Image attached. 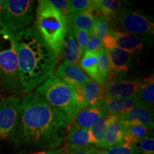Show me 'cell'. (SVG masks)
<instances>
[{"mask_svg":"<svg viewBox=\"0 0 154 154\" xmlns=\"http://www.w3.org/2000/svg\"><path fill=\"white\" fill-rule=\"evenodd\" d=\"M44 1L47 5L57 9L65 17H67L72 14L67 0H44Z\"/></svg>","mask_w":154,"mask_h":154,"instance_id":"obj_31","label":"cell"},{"mask_svg":"<svg viewBox=\"0 0 154 154\" xmlns=\"http://www.w3.org/2000/svg\"><path fill=\"white\" fill-rule=\"evenodd\" d=\"M100 150L94 146L85 148H63L61 154H97Z\"/></svg>","mask_w":154,"mask_h":154,"instance_id":"obj_33","label":"cell"},{"mask_svg":"<svg viewBox=\"0 0 154 154\" xmlns=\"http://www.w3.org/2000/svg\"><path fill=\"white\" fill-rule=\"evenodd\" d=\"M109 119V115L105 114L90 128L92 144L96 148H104V137Z\"/></svg>","mask_w":154,"mask_h":154,"instance_id":"obj_24","label":"cell"},{"mask_svg":"<svg viewBox=\"0 0 154 154\" xmlns=\"http://www.w3.org/2000/svg\"><path fill=\"white\" fill-rule=\"evenodd\" d=\"M94 16L95 21L93 33L102 42L106 36L111 33L112 29L111 27L109 21L106 19L104 17L99 14H94Z\"/></svg>","mask_w":154,"mask_h":154,"instance_id":"obj_27","label":"cell"},{"mask_svg":"<svg viewBox=\"0 0 154 154\" xmlns=\"http://www.w3.org/2000/svg\"><path fill=\"white\" fill-rule=\"evenodd\" d=\"M63 151V148H58L55 149H49V150H44V151L35 152V153H32L29 154H61Z\"/></svg>","mask_w":154,"mask_h":154,"instance_id":"obj_36","label":"cell"},{"mask_svg":"<svg viewBox=\"0 0 154 154\" xmlns=\"http://www.w3.org/2000/svg\"><path fill=\"white\" fill-rule=\"evenodd\" d=\"M2 5H3V0H0V24H4L2 21Z\"/></svg>","mask_w":154,"mask_h":154,"instance_id":"obj_37","label":"cell"},{"mask_svg":"<svg viewBox=\"0 0 154 154\" xmlns=\"http://www.w3.org/2000/svg\"><path fill=\"white\" fill-rule=\"evenodd\" d=\"M54 74L64 82L74 85H83L91 80L79 66L63 61L55 69Z\"/></svg>","mask_w":154,"mask_h":154,"instance_id":"obj_13","label":"cell"},{"mask_svg":"<svg viewBox=\"0 0 154 154\" xmlns=\"http://www.w3.org/2000/svg\"><path fill=\"white\" fill-rule=\"evenodd\" d=\"M119 120L127 124H137L145 126L150 130L154 127V118L153 109L143 106H135L122 114L114 116Z\"/></svg>","mask_w":154,"mask_h":154,"instance_id":"obj_12","label":"cell"},{"mask_svg":"<svg viewBox=\"0 0 154 154\" xmlns=\"http://www.w3.org/2000/svg\"><path fill=\"white\" fill-rule=\"evenodd\" d=\"M101 151L104 154H135L134 145H131L126 142H121L120 143L107 148Z\"/></svg>","mask_w":154,"mask_h":154,"instance_id":"obj_28","label":"cell"},{"mask_svg":"<svg viewBox=\"0 0 154 154\" xmlns=\"http://www.w3.org/2000/svg\"><path fill=\"white\" fill-rule=\"evenodd\" d=\"M102 47H103V44L101 40L94 34H91L88 37L87 44H86V50L97 54Z\"/></svg>","mask_w":154,"mask_h":154,"instance_id":"obj_34","label":"cell"},{"mask_svg":"<svg viewBox=\"0 0 154 154\" xmlns=\"http://www.w3.org/2000/svg\"><path fill=\"white\" fill-rule=\"evenodd\" d=\"M34 7L33 0H3L4 24L14 34L25 29L34 22Z\"/></svg>","mask_w":154,"mask_h":154,"instance_id":"obj_7","label":"cell"},{"mask_svg":"<svg viewBox=\"0 0 154 154\" xmlns=\"http://www.w3.org/2000/svg\"><path fill=\"white\" fill-rule=\"evenodd\" d=\"M107 113L101 100L97 104L85 106L75 111L70 117L69 125L75 128L90 130L101 117Z\"/></svg>","mask_w":154,"mask_h":154,"instance_id":"obj_10","label":"cell"},{"mask_svg":"<svg viewBox=\"0 0 154 154\" xmlns=\"http://www.w3.org/2000/svg\"><path fill=\"white\" fill-rule=\"evenodd\" d=\"M69 26L72 28L84 30L91 35L93 34L95 16L92 11L72 13L66 17Z\"/></svg>","mask_w":154,"mask_h":154,"instance_id":"obj_18","label":"cell"},{"mask_svg":"<svg viewBox=\"0 0 154 154\" xmlns=\"http://www.w3.org/2000/svg\"><path fill=\"white\" fill-rule=\"evenodd\" d=\"M103 106L108 114L118 116L122 114L133 107L139 106L136 96L124 99H103Z\"/></svg>","mask_w":154,"mask_h":154,"instance_id":"obj_17","label":"cell"},{"mask_svg":"<svg viewBox=\"0 0 154 154\" xmlns=\"http://www.w3.org/2000/svg\"><path fill=\"white\" fill-rule=\"evenodd\" d=\"M68 3L72 14L88 10L94 12V0H69Z\"/></svg>","mask_w":154,"mask_h":154,"instance_id":"obj_29","label":"cell"},{"mask_svg":"<svg viewBox=\"0 0 154 154\" xmlns=\"http://www.w3.org/2000/svg\"><path fill=\"white\" fill-rule=\"evenodd\" d=\"M79 66L81 69L91 80L93 79L94 82L100 84V78L98 71V57L96 54L86 50L79 61Z\"/></svg>","mask_w":154,"mask_h":154,"instance_id":"obj_22","label":"cell"},{"mask_svg":"<svg viewBox=\"0 0 154 154\" xmlns=\"http://www.w3.org/2000/svg\"><path fill=\"white\" fill-rule=\"evenodd\" d=\"M97 154H104V153H102V152L101 151V150H100V151H99V153H98Z\"/></svg>","mask_w":154,"mask_h":154,"instance_id":"obj_38","label":"cell"},{"mask_svg":"<svg viewBox=\"0 0 154 154\" xmlns=\"http://www.w3.org/2000/svg\"><path fill=\"white\" fill-rule=\"evenodd\" d=\"M70 116L54 109L34 91L21 97V111L15 134L26 147L49 150L59 147L66 136Z\"/></svg>","mask_w":154,"mask_h":154,"instance_id":"obj_1","label":"cell"},{"mask_svg":"<svg viewBox=\"0 0 154 154\" xmlns=\"http://www.w3.org/2000/svg\"><path fill=\"white\" fill-rule=\"evenodd\" d=\"M135 154H154V138L148 136L134 145Z\"/></svg>","mask_w":154,"mask_h":154,"instance_id":"obj_30","label":"cell"},{"mask_svg":"<svg viewBox=\"0 0 154 154\" xmlns=\"http://www.w3.org/2000/svg\"><path fill=\"white\" fill-rule=\"evenodd\" d=\"M112 29L138 36H151L154 34L153 19L143 11L124 8L110 21Z\"/></svg>","mask_w":154,"mask_h":154,"instance_id":"obj_6","label":"cell"},{"mask_svg":"<svg viewBox=\"0 0 154 154\" xmlns=\"http://www.w3.org/2000/svg\"><path fill=\"white\" fill-rule=\"evenodd\" d=\"M0 89L9 95H24L19 73L14 34L0 24Z\"/></svg>","mask_w":154,"mask_h":154,"instance_id":"obj_4","label":"cell"},{"mask_svg":"<svg viewBox=\"0 0 154 154\" xmlns=\"http://www.w3.org/2000/svg\"><path fill=\"white\" fill-rule=\"evenodd\" d=\"M141 82V79L107 81L101 85L102 99L133 97L137 93Z\"/></svg>","mask_w":154,"mask_h":154,"instance_id":"obj_9","label":"cell"},{"mask_svg":"<svg viewBox=\"0 0 154 154\" xmlns=\"http://www.w3.org/2000/svg\"><path fill=\"white\" fill-rule=\"evenodd\" d=\"M82 55V50L75 39L72 29L69 26L61 57H63L64 61L66 62L77 65L79 63Z\"/></svg>","mask_w":154,"mask_h":154,"instance_id":"obj_20","label":"cell"},{"mask_svg":"<svg viewBox=\"0 0 154 154\" xmlns=\"http://www.w3.org/2000/svg\"><path fill=\"white\" fill-rule=\"evenodd\" d=\"M111 32L114 36L116 47L126 51L132 57L136 54H140L143 49V39L140 36L113 29Z\"/></svg>","mask_w":154,"mask_h":154,"instance_id":"obj_14","label":"cell"},{"mask_svg":"<svg viewBox=\"0 0 154 154\" xmlns=\"http://www.w3.org/2000/svg\"><path fill=\"white\" fill-rule=\"evenodd\" d=\"M65 140L67 148H85L93 146L89 130L75 128L69 125Z\"/></svg>","mask_w":154,"mask_h":154,"instance_id":"obj_16","label":"cell"},{"mask_svg":"<svg viewBox=\"0 0 154 154\" xmlns=\"http://www.w3.org/2000/svg\"><path fill=\"white\" fill-rule=\"evenodd\" d=\"M98 57V71L100 78V84L103 85L109 79L111 76V68L109 58L106 53L103 47L97 54Z\"/></svg>","mask_w":154,"mask_h":154,"instance_id":"obj_26","label":"cell"},{"mask_svg":"<svg viewBox=\"0 0 154 154\" xmlns=\"http://www.w3.org/2000/svg\"><path fill=\"white\" fill-rule=\"evenodd\" d=\"M84 102L86 106H94L102 100L101 85L90 80L82 85Z\"/></svg>","mask_w":154,"mask_h":154,"instance_id":"obj_23","label":"cell"},{"mask_svg":"<svg viewBox=\"0 0 154 154\" xmlns=\"http://www.w3.org/2000/svg\"><path fill=\"white\" fill-rule=\"evenodd\" d=\"M125 122V121H124ZM150 130L145 126L137 124H127L123 141L135 145L143 138L149 136Z\"/></svg>","mask_w":154,"mask_h":154,"instance_id":"obj_25","label":"cell"},{"mask_svg":"<svg viewBox=\"0 0 154 154\" xmlns=\"http://www.w3.org/2000/svg\"><path fill=\"white\" fill-rule=\"evenodd\" d=\"M135 96L138 100L139 106L153 109L154 103V78L153 75L142 79Z\"/></svg>","mask_w":154,"mask_h":154,"instance_id":"obj_21","label":"cell"},{"mask_svg":"<svg viewBox=\"0 0 154 154\" xmlns=\"http://www.w3.org/2000/svg\"><path fill=\"white\" fill-rule=\"evenodd\" d=\"M38 33L58 59L61 57L69 24L66 17L47 5L38 1L34 23Z\"/></svg>","mask_w":154,"mask_h":154,"instance_id":"obj_3","label":"cell"},{"mask_svg":"<svg viewBox=\"0 0 154 154\" xmlns=\"http://www.w3.org/2000/svg\"><path fill=\"white\" fill-rule=\"evenodd\" d=\"M105 51L110 63L111 76L109 80L115 76H121L126 74L131 64L132 56L118 47L112 49H105Z\"/></svg>","mask_w":154,"mask_h":154,"instance_id":"obj_11","label":"cell"},{"mask_svg":"<svg viewBox=\"0 0 154 154\" xmlns=\"http://www.w3.org/2000/svg\"><path fill=\"white\" fill-rule=\"evenodd\" d=\"M124 8V3L122 1L94 0V14L101 15L110 22Z\"/></svg>","mask_w":154,"mask_h":154,"instance_id":"obj_19","label":"cell"},{"mask_svg":"<svg viewBox=\"0 0 154 154\" xmlns=\"http://www.w3.org/2000/svg\"><path fill=\"white\" fill-rule=\"evenodd\" d=\"M102 44H103V47L105 49H112L116 47V40L112 32H111L109 35H107L103 38V40L102 41Z\"/></svg>","mask_w":154,"mask_h":154,"instance_id":"obj_35","label":"cell"},{"mask_svg":"<svg viewBox=\"0 0 154 154\" xmlns=\"http://www.w3.org/2000/svg\"><path fill=\"white\" fill-rule=\"evenodd\" d=\"M22 96L9 95L0 99V140L15 136L21 111Z\"/></svg>","mask_w":154,"mask_h":154,"instance_id":"obj_8","label":"cell"},{"mask_svg":"<svg viewBox=\"0 0 154 154\" xmlns=\"http://www.w3.org/2000/svg\"><path fill=\"white\" fill-rule=\"evenodd\" d=\"M126 127V122L119 120L114 116L109 115V123L105 134L103 149H107L122 142Z\"/></svg>","mask_w":154,"mask_h":154,"instance_id":"obj_15","label":"cell"},{"mask_svg":"<svg viewBox=\"0 0 154 154\" xmlns=\"http://www.w3.org/2000/svg\"><path fill=\"white\" fill-rule=\"evenodd\" d=\"M1 97H2V96H1V92H0V99H1Z\"/></svg>","mask_w":154,"mask_h":154,"instance_id":"obj_39","label":"cell"},{"mask_svg":"<svg viewBox=\"0 0 154 154\" xmlns=\"http://www.w3.org/2000/svg\"><path fill=\"white\" fill-rule=\"evenodd\" d=\"M71 29H72L73 34H74V38L75 39H76L77 44H78L79 47H80L82 53L84 54V51H86V44H87L88 37H89L90 34H88V32H86L84 30L77 29H74L72 27H71Z\"/></svg>","mask_w":154,"mask_h":154,"instance_id":"obj_32","label":"cell"},{"mask_svg":"<svg viewBox=\"0 0 154 154\" xmlns=\"http://www.w3.org/2000/svg\"><path fill=\"white\" fill-rule=\"evenodd\" d=\"M19 73L24 94L34 91L54 73L58 61L33 24L14 34Z\"/></svg>","mask_w":154,"mask_h":154,"instance_id":"obj_2","label":"cell"},{"mask_svg":"<svg viewBox=\"0 0 154 154\" xmlns=\"http://www.w3.org/2000/svg\"><path fill=\"white\" fill-rule=\"evenodd\" d=\"M54 109L69 116L80 109L76 101L74 86L52 74L34 91Z\"/></svg>","mask_w":154,"mask_h":154,"instance_id":"obj_5","label":"cell"}]
</instances>
